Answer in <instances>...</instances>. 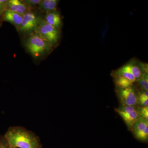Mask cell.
I'll use <instances>...</instances> for the list:
<instances>
[{"label":"cell","mask_w":148,"mask_h":148,"mask_svg":"<svg viewBox=\"0 0 148 148\" xmlns=\"http://www.w3.org/2000/svg\"><path fill=\"white\" fill-rule=\"evenodd\" d=\"M4 135L10 148H42L39 136L22 126H11Z\"/></svg>","instance_id":"cell-1"},{"label":"cell","mask_w":148,"mask_h":148,"mask_svg":"<svg viewBox=\"0 0 148 148\" xmlns=\"http://www.w3.org/2000/svg\"><path fill=\"white\" fill-rule=\"evenodd\" d=\"M24 48L36 61L46 58L54 48L38 34L34 33L24 38Z\"/></svg>","instance_id":"cell-2"},{"label":"cell","mask_w":148,"mask_h":148,"mask_svg":"<svg viewBox=\"0 0 148 148\" xmlns=\"http://www.w3.org/2000/svg\"><path fill=\"white\" fill-rule=\"evenodd\" d=\"M35 32L49 43L53 48L59 45L61 39V32L48 24L42 18H41Z\"/></svg>","instance_id":"cell-3"},{"label":"cell","mask_w":148,"mask_h":148,"mask_svg":"<svg viewBox=\"0 0 148 148\" xmlns=\"http://www.w3.org/2000/svg\"><path fill=\"white\" fill-rule=\"evenodd\" d=\"M41 18L35 12H28L23 15V20L17 32L24 38L35 33Z\"/></svg>","instance_id":"cell-4"},{"label":"cell","mask_w":148,"mask_h":148,"mask_svg":"<svg viewBox=\"0 0 148 148\" xmlns=\"http://www.w3.org/2000/svg\"><path fill=\"white\" fill-rule=\"evenodd\" d=\"M139 107L120 105L118 108L115 109V111L121 117L129 130H130L132 125L140 117Z\"/></svg>","instance_id":"cell-5"},{"label":"cell","mask_w":148,"mask_h":148,"mask_svg":"<svg viewBox=\"0 0 148 148\" xmlns=\"http://www.w3.org/2000/svg\"><path fill=\"white\" fill-rule=\"evenodd\" d=\"M115 91L120 104L137 106L138 105V89L134 85L127 88L116 87Z\"/></svg>","instance_id":"cell-6"},{"label":"cell","mask_w":148,"mask_h":148,"mask_svg":"<svg viewBox=\"0 0 148 148\" xmlns=\"http://www.w3.org/2000/svg\"><path fill=\"white\" fill-rule=\"evenodd\" d=\"M130 131L137 140L147 143L148 140V121L140 117L132 125Z\"/></svg>","instance_id":"cell-7"},{"label":"cell","mask_w":148,"mask_h":148,"mask_svg":"<svg viewBox=\"0 0 148 148\" xmlns=\"http://www.w3.org/2000/svg\"><path fill=\"white\" fill-rule=\"evenodd\" d=\"M126 64L137 81L148 73V64L141 62L136 58L131 59Z\"/></svg>","instance_id":"cell-8"},{"label":"cell","mask_w":148,"mask_h":148,"mask_svg":"<svg viewBox=\"0 0 148 148\" xmlns=\"http://www.w3.org/2000/svg\"><path fill=\"white\" fill-rule=\"evenodd\" d=\"M43 19L48 24L55 27L56 29L61 32L63 26V20L61 14L58 11L47 12L44 18Z\"/></svg>","instance_id":"cell-9"},{"label":"cell","mask_w":148,"mask_h":148,"mask_svg":"<svg viewBox=\"0 0 148 148\" xmlns=\"http://www.w3.org/2000/svg\"><path fill=\"white\" fill-rule=\"evenodd\" d=\"M7 10L11 11L23 15L30 11L23 1L21 0H8L7 2Z\"/></svg>","instance_id":"cell-10"},{"label":"cell","mask_w":148,"mask_h":148,"mask_svg":"<svg viewBox=\"0 0 148 148\" xmlns=\"http://www.w3.org/2000/svg\"><path fill=\"white\" fill-rule=\"evenodd\" d=\"M23 17V16L21 14L11 11L6 10L4 13L3 20V21H7L12 24L17 30L21 25Z\"/></svg>","instance_id":"cell-11"},{"label":"cell","mask_w":148,"mask_h":148,"mask_svg":"<svg viewBox=\"0 0 148 148\" xmlns=\"http://www.w3.org/2000/svg\"><path fill=\"white\" fill-rule=\"evenodd\" d=\"M59 1L58 0H41L38 10L45 13L57 10V6Z\"/></svg>","instance_id":"cell-12"},{"label":"cell","mask_w":148,"mask_h":148,"mask_svg":"<svg viewBox=\"0 0 148 148\" xmlns=\"http://www.w3.org/2000/svg\"><path fill=\"white\" fill-rule=\"evenodd\" d=\"M111 75H116L123 77L134 83L137 81L135 77L130 71L129 68L126 64L119 69L112 72Z\"/></svg>","instance_id":"cell-13"},{"label":"cell","mask_w":148,"mask_h":148,"mask_svg":"<svg viewBox=\"0 0 148 148\" xmlns=\"http://www.w3.org/2000/svg\"><path fill=\"white\" fill-rule=\"evenodd\" d=\"M112 76L113 78L114 82L116 87L127 88L132 86L134 84V82L123 77L116 75H112Z\"/></svg>","instance_id":"cell-14"},{"label":"cell","mask_w":148,"mask_h":148,"mask_svg":"<svg viewBox=\"0 0 148 148\" xmlns=\"http://www.w3.org/2000/svg\"><path fill=\"white\" fill-rule=\"evenodd\" d=\"M138 105L139 107L148 106V91L138 89Z\"/></svg>","instance_id":"cell-15"},{"label":"cell","mask_w":148,"mask_h":148,"mask_svg":"<svg viewBox=\"0 0 148 148\" xmlns=\"http://www.w3.org/2000/svg\"><path fill=\"white\" fill-rule=\"evenodd\" d=\"M138 84V90H148V73H146L144 76L138 81L136 82Z\"/></svg>","instance_id":"cell-16"},{"label":"cell","mask_w":148,"mask_h":148,"mask_svg":"<svg viewBox=\"0 0 148 148\" xmlns=\"http://www.w3.org/2000/svg\"><path fill=\"white\" fill-rule=\"evenodd\" d=\"M30 11L35 12L38 9L41 0H23Z\"/></svg>","instance_id":"cell-17"},{"label":"cell","mask_w":148,"mask_h":148,"mask_svg":"<svg viewBox=\"0 0 148 148\" xmlns=\"http://www.w3.org/2000/svg\"><path fill=\"white\" fill-rule=\"evenodd\" d=\"M7 2L6 0H0V27L2 24L4 13L7 10Z\"/></svg>","instance_id":"cell-18"},{"label":"cell","mask_w":148,"mask_h":148,"mask_svg":"<svg viewBox=\"0 0 148 148\" xmlns=\"http://www.w3.org/2000/svg\"><path fill=\"white\" fill-rule=\"evenodd\" d=\"M138 113L140 117L148 121V106L139 107Z\"/></svg>","instance_id":"cell-19"},{"label":"cell","mask_w":148,"mask_h":148,"mask_svg":"<svg viewBox=\"0 0 148 148\" xmlns=\"http://www.w3.org/2000/svg\"><path fill=\"white\" fill-rule=\"evenodd\" d=\"M0 148H10L4 135H0Z\"/></svg>","instance_id":"cell-20"}]
</instances>
